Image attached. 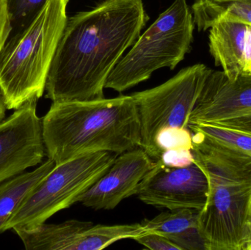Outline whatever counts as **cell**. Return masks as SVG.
Here are the masks:
<instances>
[{"instance_id":"cell-7","label":"cell","mask_w":251,"mask_h":250,"mask_svg":"<svg viewBox=\"0 0 251 250\" xmlns=\"http://www.w3.org/2000/svg\"><path fill=\"white\" fill-rule=\"evenodd\" d=\"M209 70L205 65H193L156 88L131 94L140 119L141 148L153 161L161 157L155 144L158 132L164 128L187 127L189 114Z\"/></svg>"},{"instance_id":"cell-3","label":"cell","mask_w":251,"mask_h":250,"mask_svg":"<svg viewBox=\"0 0 251 250\" xmlns=\"http://www.w3.org/2000/svg\"><path fill=\"white\" fill-rule=\"evenodd\" d=\"M192 134L195 163L209 183L198 221L205 250H246L251 239V157Z\"/></svg>"},{"instance_id":"cell-11","label":"cell","mask_w":251,"mask_h":250,"mask_svg":"<svg viewBox=\"0 0 251 250\" xmlns=\"http://www.w3.org/2000/svg\"><path fill=\"white\" fill-rule=\"evenodd\" d=\"M153 163L142 148L119 154L111 167L81 195L78 202L97 211L114 209L126 198L136 195Z\"/></svg>"},{"instance_id":"cell-14","label":"cell","mask_w":251,"mask_h":250,"mask_svg":"<svg viewBox=\"0 0 251 250\" xmlns=\"http://www.w3.org/2000/svg\"><path fill=\"white\" fill-rule=\"evenodd\" d=\"M93 225L91 222L74 220L60 224L45 223L34 228L13 231L27 250H70L77 235Z\"/></svg>"},{"instance_id":"cell-6","label":"cell","mask_w":251,"mask_h":250,"mask_svg":"<svg viewBox=\"0 0 251 250\" xmlns=\"http://www.w3.org/2000/svg\"><path fill=\"white\" fill-rule=\"evenodd\" d=\"M118 156L110 151H98L56 164L24 200L3 231L34 228L78 203L81 195L108 170Z\"/></svg>"},{"instance_id":"cell-4","label":"cell","mask_w":251,"mask_h":250,"mask_svg":"<svg viewBox=\"0 0 251 250\" xmlns=\"http://www.w3.org/2000/svg\"><path fill=\"white\" fill-rule=\"evenodd\" d=\"M69 0H50L35 19L10 34L0 51V91L16 110L45 91L53 57L67 22Z\"/></svg>"},{"instance_id":"cell-16","label":"cell","mask_w":251,"mask_h":250,"mask_svg":"<svg viewBox=\"0 0 251 250\" xmlns=\"http://www.w3.org/2000/svg\"><path fill=\"white\" fill-rule=\"evenodd\" d=\"M191 10L199 32L208 30L221 20L251 25V0H195Z\"/></svg>"},{"instance_id":"cell-23","label":"cell","mask_w":251,"mask_h":250,"mask_svg":"<svg viewBox=\"0 0 251 250\" xmlns=\"http://www.w3.org/2000/svg\"><path fill=\"white\" fill-rule=\"evenodd\" d=\"M13 27L9 14L8 0H0V51L10 37Z\"/></svg>"},{"instance_id":"cell-13","label":"cell","mask_w":251,"mask_h":250,"mask_svg":"<svg viewBox=\"0 0 251 250\" xmlns=\"http://www.w3.org/2000/svg\"><path fill=\"white\" fill-rule=\"evenodd\" d=\"M200 211L195 209L175 210L159 214L141 224L147 231H153L168 238L181 250H205L199 230Z\"/></svg>"},{"instance_id":"cell-1","label":"cell","mask_w":251,"mask_h":250,"mask_svg":"<svg viewBox=\"0 0 251 250\" xmlns=\"http://www.w3.org/2000/svg\"><path fill=\"white\" fill-rule=\"evenodd\" d=\"M149 18L142 0H104L68 18L47 76L52 103L102 99L110 72Z\"/></svg>"},{"instance_id":"cell-8","label":"cell","mask_w":251,"mask_h":250,"mask_svg":"<svg viewBox=\"0 0 251 250\" xmlns=\"http://www.w3.org/2000/svg\"><path fill=\"white\" fill-rule=\"evenodd\" d=\"M251 135V76L229 80L210 69L187 119Z\"/></svg>"},{"instance_id":"cell-21","label":"cell","mask_w":251,"mask_h":250,"mask_svg":"<svg viewBox=\"0 0 251 250\" xmlns=\"http://www.w3.org/2000/svg\"><path fill=\"white\" fill-rule=\"evenodd\" d=\"M133 240L151 250H181L168 238L153 231H146Z\"/></svg>"},{"instance_id":"cell-19","label":"cell","mask_w":251,"mask_h":250,"mask_svg":"<svg viewBox=\"0 0 251 250\" xmlns=\"http://www.w3.org/2000/svg\"><path fill=\"white\" fill-rule=\"evenodd\" d=\"M50 0H8L12 33L27 26L41 13Z\"/></svg>"},{"instance_id":"cell-12","label":"cell","mask_w":251,"mask_h":250,"mask_svg":"<svg viewBox=\"0 0 251 250\" xmlns=\"http://www.w3.org/2000/svg\"><path fill=\"white\" fill-rule=\"evenodd\" d=\"M209 48L215 66L229 80L251 76V25L218 21L209 29Z\"/></svg>"},{"instance_id":"cell-25","label":"cell","mask_w":251,"mask_h":250,"mask_svg":"<svg viewBox=\"0 0 251 250\" xmlns=\"http://www.w3.org/2000/svg\"><path fill=\"white\" fill-rule=\"evenodd\" d=\"M251 250V239L250 242H249V245H248L247 250Z\"/></svg>"},{"instance_id":"cell-24","label":"cell","mask_w":251,"mask_h":250,"mask_svg":"<svg viewBox=\"0 0 251 250\" xmlns=\"http://www.w3.org/2000/svg\"><path fill=\"white\" fill-rule=\"evenodd\" d=\"M6 110H7V108L4 104V98H3L2 93L0 91V123L5 118Z\"/></svg>"},{"instance_id":"cell-10","label":"cell","mask_w":251,"mask_h":250,"mask_svg":"<svg viewBox=\"0 0 251 250\" xmlns=\"http://www.w3.org/2000/svg\"><path fill=\"white\" fill-rule=\"evenodd\" d=\"M37 102L27 101L0 123V183L42 163L46 155Z\"/></svg>"},{"instance_id":"cell-22","label":"cell","mask_w":251,"mask_h":250,"mask_svg":"<svg viewBox=\"0 0 251 250\" xmlns=\"http://www.w3.org/2000/svg\"><path fill=\"white\" fill-rule=\"evenodd\" d=\"M159 160L170 167H185L194 163L192 151L183 148L164 151Z\"/></svg>"},{"instance_id":"cell-5","label":"cell","mask_w":251,"mask_h":250,"mask_svg":"<svg viewBox=\"0 0 251 250\" xmlns=\"http://www.w3.org/2000/svg\"><path fill=\"white\" fill-rule=\"evenodd\" d=\"M195 26L187 0H174L116 64L104 88L122 92L147 80L158 69L174 70L191 51Z\"/></svg>"},{"instance_id":"cell-2","label":"cell","mask_w":251,"mask_h":250,"mask_svg":"<svg viewBox=\"0 0 251 250\" xmlns=\"http://www.w3.org/2000/svg\"><path fill=\"white\" fill-rule=\"evenodd\" d=\"M48 159L56 164L88 153L117 154L141 148L138 112L131 95L52 103L42 118Z\"/></svg>"},{"instance_id":"cell-15","label":"cell","mask_w":251,"mask_h":250,"mask_svg":"<svg viewBox=\"0 0 251 250\" xmlns=\"http://www.w3.org/2000/svg\"><path fill=\"white\" fill-rule=\"evenodd\" d=\"M56 164L48 159L30 172H23L0 183V233L13 213L34 188L51 171Z\"/></svg>"},{"instance_id":"cell-9","label":"cell","mask_w":251,"mask_h":250,"mask_svg":"<svg viewBox=\"0 0 251 250\" xmlns=\"http://www.w3.org/2000/svg\"><path fill=\"white\" fill-rule=\"evenodd\" d=\"M208 192L207 178L195 161L185 167H170L157 160L135 195L147 205L170 211L189 208L201 211L206 205Z\"/></svg>"},{"instance_id":"cell-17","label":"cell","mask_w":251,"mask_h":250,"mask_svg":"<svg viewBox=\"0 0 251 250\" xmlns=\"http://www.w3.org/2000/svg\"><path fill=\"white\" fill-rule=\"evenodd\" d=\"M146 231L141 223L114 226L93 225L77 235L70 250H101L118 241L134 239Z\"/></svg>"},{"instance_id":"cell-20","label":"cell","mask_w":251,"mask_h":250,"mask_svg":"<svg viewBox=\"0 0 251 250\" xmlns=\"http://www.w3.org/2000/svg\"><path fill=\"white\" fill-rule=\"evenodd\" d=\"M155 144L158 150L162 153L168 150L188 149L193 148V134L187 127H167L161 129L156 137Z\"/></svg>"},{"instance_id":"cell-18","label":"cell","mask_w":251,"mask_h":250,"mask_svg":"<svg viewBox=\"0 0 251 250\" xmlns=\"http://www.w3.org/2000/svg\"><path fill=\"white\" fill-rule=\"evenodd\" d=\"M192 133H198L209 140L232 148L251 157V135L206 123H188Z\"/></svg>"}]
</instances>
